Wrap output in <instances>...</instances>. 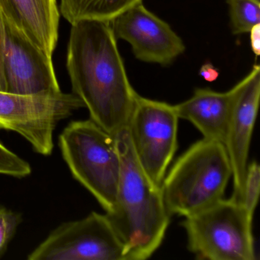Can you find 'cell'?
<instances>
[{
  "mask_svg": "<svg viewBox=\"0 0 260 260\" xmlns=\"http://www.w3.org/2000/svg\"><path fill=\"white\" fill-rule=\"evenodd\" d=\"M67 68L73 92L90 119L112 135L127 127L138 93L130 84L110 23L71 27Z\"/></svg>",
  "mask_w": 260,
  "mask_h": 260,
  "instance_id": "1",
  "label": "cell"
},
{
  "mask_svg": "<svg viewBox=\"0 0 260 260\" xmlns=\"http://www.w3.org/2000/svg\"><path fill=\"white\" fill-rule=\"evenodd\" d=\"M115 136L121 156V175L115 207L106 214L122 242L125 260L147 259L162 244L171 216L160 187L138 164L127 127Z\"/></svg>",
  "mask_w": 260,
  "mask_h": 260,
  "instance_id": "2",
  "label": "cell"
},
{
  "mask_svg": "<svg viewBox=\"0 0 260 260\" xmlns=\"http://www.w3.org/2000/svg\"><path fill=\"white\" fill-rule=\"evenodd\" d=\"M232 177L222 143L203 138L184 152L166 175L162 199L170 216L188 217L223 199Z\"/></svg>",
  "mask_w": 260,
  "mask_h": 260,
  "instance_id": "3",
  "label": "cell"
},
{
  "mask_svg": "<svg viewBox=\"0 0 260 260\" xmlns=\"http://www.w3.org/2000/svg\"><path fill=\"white\" fill-rule=\"evenodd\" d=\"M59 147L74 177L106 213L116 202L121 156L115 135L91 119L70 123L59 136Z\"/></svg>",
  "mask_w": 260,
  "mask_h": 260,
  "instance_id": "4",
  "label": "cell"
},
{
  "mask_svg": "<svg viewBox=\"0 0 260 260\" xmlns=\"http://www.w3.org/2000/svg\"><path fill=\"white\" fill-rule=\"evenodd\" d=\"M251 214L234 197L185 217L188 249L199 259L255 260Z\"/></svg>",
  "mask_w": 260,
  "mask_h": 260,
  "instance_id": "5",
  "label": "cell"
},
{
  "mask_svg": "<svg viewBox=\"0 0 260 260\" xmlns=\"http://www.w3.org/2000/svg\"><path fill=\"white\" fill-rule=\"evenodd\" d=\"M179 120L174 106L137 95L127 133L138 164L157 186L177 150Z\"/></svg>",
  "mask_w": 260,
  "mask_h": 260,
  "instance_id": "6",
  "label": "cell"
},
{
  "mask_svg": "<svg viewBox=\"0 0 260 260\" xmlns=\"http://www.w3.org/2000/svg\"><path fill=\"white\" fill-rule=\"evenodd\" d=\"M29 260H125L107 214L92 212L61 223L28 255Z\"/></svg>",
  "mask_w": 260,
  "mask_h": 260,
  "instance_id": "7",
  "label": "cell"
},
{
  "mask_svg": "<svg viewBox=\"0 0 260 260\" xmlns=\"http://www.w3.org/2000/svg\"><path fill=\"white\" fill-rule=\"evenodd\" d=\"M2 16L6 92L22 95L61 92L53 66L52 57L35 45L3 12Z\"/></svg>",
  "mask_w": 260,
  "mask_h": 260,
  "instance_id": "8",
  "label": "cell"
},
{
  "mask_svg": "<svg viewBox=\"0 0 260 260\" xmlns=\"http://www.w3.org/2000/svg\"><path fill=\"white\" fill-rule=\"evenodd\" d=\"M109 23L115 39L128 42L141 61L168 66L185 51L181 38L142 2L124 10Z\"/></svg>",
  "mask_w": 260,
  "mask_h": 260,
  "instance_id": "9",
  "label": "cell"
},
{
  "mask_svg": "<svg viewBox=\"0 0 260 260\" xmlns=\"http://www.w3.org/2000/svg\"><path fill=\"white\" fill-rule=\"evenodd\" d=\"M239 83L240 87L233 106L223 145L232 168V197L242 202L245 176L249 164V146L259 105L260 67L254 65L252 71Z\"/></svg>",
  "mask_w": 260,
  "mask_h": 260,
  "instance_id": "10",
  "label": "cell"
},
{
  "mask_svg": "<svg viewBox=\"0 0 260 260\" xmlns=\"http://www.w3.org/2000/svg\"><path fill=\"white\" fill-rule=\"evenodd\" d=\"M240 83L228 92L196 89L191 98L174 106L179 119L191 122L205 139L223 144Z\"/></svg>",
  "mask_w": 260,
  "mask_h": 260,
  "instance_id": "11",
  "label": "cell"
},
{
  "mask_svg": "<svg viewBox=\"0 0 260 260\" xmlns=\"http://www.w3.org/2000/svg\"><path fill=\"white\" fill-rule=\"evenodd\" d=\"M0 8L35 45L52 57L58 40L57 0H0Z\"/></svg>",
  "mask_w": 260,
  "mask_h": 260,
  "instance_id": "12",
  "label": "cell"
},
{
  "mask_svg": "<svg viewBox=\"0 0 260 260\" xmlns=\"http://www.w3.org/2000/svg\"><path fill=\"white\" fill-rule=\"evenodd\" d=\"M142 0H60V13L71 24L82 21L110 22Z\"/></svg>",
  "mask_w": 260,
  "mask_h": 260,
  "instance_id": "13",
  "label": "cell"
},
{
  "mask_svg": "<svg viewBox=\"0 0 260 260\" xmlns=\"http://www.w3.org/2000/svg\"><path fill=\"white\" fill-rule=\"evenodd\" d=\"M231 28L234 35L249 32L260 24L259 0H226Z\"/></svg>",
  "mask_w": 260,
  "mask_h": 260,
  "instance_id": "14",
  "label": "cell"
},
{
  "mask_svg": "<svg viewBox=\"0 0 260 260\" xmlns=\"http://www.w3.org/2000/svg\"><path fill=\"white\" fill-rule=\"evenodd\" d=\"M260 191V167L256 161L248 164L245 176L244 189L242 203L253 215L258 204Z\"/></svg>",
  "mask_w": 260,
  "mask_h": 260,
  "instance_id": "15",
  "label": "cell"
},
{
  "mask_svg": "<svg viewBox=\"0 0 260 260\" xmlns=\"http://www.w3.org/2000/svg\"><path fill=\"white\" fill-rule=\"evenodd\" d=\"M31 172V166L26 160L0 143V174L24 178Z\"/></svg>",
  "mask_w": 260,
  "mask_h": 260,
  "instance_id": "16",
  "label": "cell"
},
{
  "mask_svg": "<svg viewBox=\"0 0 260 260\" xmlns=\"http://www.w3.org/2000/svg\"><path fill=\"white\" fill-rule=\"evenodd\" d=\"M21 222L20 214L0 205V258L7 251Z\"/></svg>",
  "mask_w": 260,
  "mask_h": 260,
  "instance_id": "17",
  "label": "cell"
},
{
  "mask_svg": "<svg viewBox=\"0 0 260 260\" xmlns=\"http://www.w3.org/2000/svg\"><path fill=\"white\" fill-rule=\"evenodd\" d=\"M4 25L0 8V91L6 92V80L4 71Z\"/></svg>",
  "mask_w": 260,
  "mask_h": 260,
  "instance_id": "18",
  "label": "cell"
},
{
  "mask_svg": "<svg viewBox=\"0 0 260 260\" xmlns=\"http://www.w3.org/2000/svg\"><path fill=\"white\" fill-rule=\"evenodd\" d=\"M249 33H250V45L252 52L258 57L260 54V24L252 27Z\"/></svg>",
  "mask_w": 260,
  "mask_h": 260,
  "instance_id": "19",
  "label": "cell"
},
{
  "mask_svg": "<svg viewBox=\"0 0 260 260\" xmlns=\"http://www.w3.org/2000/svg\"><path fill=\"white\" fill-rule=\"evenodd\" d=\"M199 74L208 82L215 81L219 77L218 71L211 63L202 65Z\"/></svg>",
  "mask_w": 260,
  "mask_h": 260,
  "instance_id": "20",
  "label": "cell"
}]
</instances>
